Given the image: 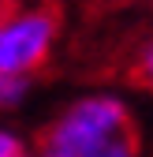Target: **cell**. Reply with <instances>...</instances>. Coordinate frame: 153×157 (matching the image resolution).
Here are the masks:
<instances>
[{
	"label": "cell",
	"instance_id": "obj_5",
	"mask_svg": "<svg viewBox=\"0 0 153 157\" xmlns=\"http://www.w3.org/2000/svg\"><path fill=\"white\" fill-rule=\"evenodd\" d=\"M0 157H26L23 146H19V139L8 135V131H0Z\"/></svg>",
	"mask_w": 153,
	"mask_h": 157
},
{
	"label": "cell",
	"instance_id": "obj_3",
	"mask_svg": "<svg viewBox=\"0 0 153 157\" xmlns=\"http://www.w3.org/2000/svg\"><path fill=\"white\" fill-rule=\"evenodd\" d=\"M127 82L153 94V37L142 49H135V56L127 60Z\"/></svg>",
	"mask_w": 153,
	"mask_h": 157
},
{
	"label": "cell",
	"instance_id": "obj_4",
	"mask_svg": "<svg viewBox=\"0 0 153 157\" xmlns=\"http://www.w3.org/2000/svg\"><path fill=\"white\" fill-rule=\"evenodd\" d=\"M26 90V78H11V75H0V105H15Z\"/></svg>",
	"mask_w": 153,
	"mask_h": 157
},
{
	"label": "cell",
	"instance_id": "obj_1",
	"mask_svg": "<svg viewBox=\"0 0 153 157\" xmlns=\"http://www.w3.org/2000/svg\"><path fill=\"white\" fill-rule=\"evenodd\" d=\"M37 157H142V135L123 101L97 94L37 131Z\"/></svg>",
	"mask_w": 153,
	"mask_h": 157
},
{
	"label": "cell",
	"instance_id": "obj_2",
	"mask_svg": "<svg viewBox=\"0 0 153 157\" xmlns=\"http://www.w3.org/2000/svg\"><path fill=\"white\" fill-rule=\"evenodd\" d=\"M60 15L56 8H15L0 19V75L23 78L37 71L56 45Z\"/></svg>",
	"mask_w": 153,
	"mask_h": 157
}]
</instances>
